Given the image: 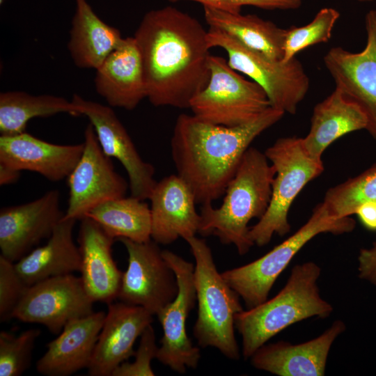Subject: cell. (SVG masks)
I'll return each mask as SVG.
<instances>
[{
    "instance_id": "e0dca14e",
    "label": "cell",
    "mask_w": 376,
    "mask_h": 376,
    "mask_svg": "<svg viewBox=\"0 0 376 376\" xmlns=\"http://www.w3.org/2000/svg\"><path fill=\"white\" fill-rule=\"evenodd\" d=\"M152 316L141 306L120 301L108 304L88 374L111 376L119 365L133 357L134 344L143 330L151 324Z\"/></svg>"
},
{
    "instance_id": "cb8c5ba5",
    "label": "cell",
    "mask_w": 376,
    "mask_h": 376,
    "mask_svg": "<svg viewBox=\"0 0 376 376\" xmlns=\"http://www.w3.org/2000/svg\"><path fill=\"white\" fill-rule=\"evenodd\" d=\"M367 125L366 115L360 106L335 88L315 106L303 144L311 157L322 161L324 152L333 142L347 134L366 130Z\"/></svg>"
},
{
    "instance_id": "74e56055",
    "label": "cell",
    "mask_w": 376,
    "mask_h": 376,
    "mask_svg": "<svg viewBox=\"0 0 376 376\" xmlns=\"http://www.w3.org/2000/svg\"><path fill=\"white\" fill-rule=\"evenodd\" d=\"M21 171L0 164V185H6L16 182L20 178Z\"/></svg>"
},
{
    "instance_id": "7a4b0ae2",
    "label": "cell",
    "mask_w": 376,
    "mask_h": 376,
    "mask_svg": "<svg viewBox=\"0 0 376 376\" xmlns=\"http://www.w3.org/2000/svg\"><path fill=\"white\" fill-rule=\"evenodd\" d=\"M285 113L272 107L253 120L235 127L212 124L180 114L171 140L177 174L193 191L197 203H212L225 193L253 141Z\"/></svg>"
},
{
    "instance_id": "484cf974",
    "label": "cell",
    "mask_w": 376,
    "mask_h": 376,
    "mask_svg": "<svg viewBox=\"0 0 376 376\" xmlns=\"http://www.w3.org/2000/svg\"><path fill=\"white\" fill-rule=\"evenodd\" d=\"M75 1L68 49L75 65L96 70L124 38L97 15L87 0Z\"/></svg>"
},
{
    "instance_id": "f546056e",
    "label": "cell",
    "mask_w": 376,
    "mask_h": 376,
    "mask_svg": "<svg viewBox=\"0 0 376 376\" xmlns=\"http://www.w3.org/2000/svg\"><path fill=\"white\" fill-rule=\"evenodd\" d=\"M336 218L350 217L361 205L376 202V163L327 190L322 201Z\"/></svg>"
},
{
    "instance_id": "6da1fadb",
    "label": "cell",
    "mask_w": 376,
    "mask_h": 376,
    "mask_svg": "<svg viewBox=\"0 0 376 376\" xmlns=\"http://www.w3.org/2000/svg\"><path fill=\"white\" fill-rule=\"evenodd\" d=\"M207 31L172 7L146 13L134 38L141 54L147 98L155 107L189 108L210 77Z\"/></svg>"
},
{
    "instance_id": "ba28073f",
    "label": "cell",
    "mask_w": 376,
    "mask_h": 376,
    "mask_svg": "<svg viewBox=\"0 0 376 376\" xmlns=\"http://www.w3.org/2000/svg\"><path fill=\"white\" fill-rule=\"evenodd\" d=\"M210 48L224 49L228 63L258 84L266 93L270 107L285 113L295 114L309 88V79L301 62L272 59L248 48L226 33L210 28L207 34Z\"/></svg>"
},
{
    "instance_id": "3957f363",
    "label": "cell",
    "mask_w": 376,
    "mask_h": 376,
    "mask_svg": "<svg viewBox=\"0 0 376 376\" xmlns=\"http://www.w3.org/2000/svg\"><path fill=\"white\" fill-rule=\"evenodd\" d=\"M275 169L265 153L250 147L229 182L219 207L202 205L198 233L214 235L224 244H233L240 255L253 246L249 237V221L260 219L271 198Z\"/></svg>"
},
{
    "instance_id": "30bf717a",
    "label": "cell",
    "mask_w": 376,
    "mask_h": 376,
    "mask_svg": "<svg viewBox=\"0 0 376 376\" xmlns=\"http://www.w3.org/2000/svg\"><path fill=\"white\" fill-rule=\"evenodd\" d=\"M162 256L174 272L178 291L175 299L156 315L163 330L156 359L182 374L187 368H196L201 358L200 349L193 345L186 331L187 319L196 301L194 265L169 250H163Z\"/></svg>"
},
{
    "instance_id": "277c9868",
    "label": "cell",
    "mask_w": 376,
    "mask_h": 376,
    "mask_svg": "<svg viewBox=\"0 0 376 376\" xmlns=\"http://www.w3.org/2000/svg\"><path fill=\"white\" fill-rule=\"evenodd\" d=\"M320 267L311 261L295 265L276 296L236 315L235 327L242 337L245 359L289 326L310 318H326L331 315L332 306L320 294Z\"/></svg>"
},
{
    "instance_id": "5bb4252c",
    "label": "cell",
    "mask_w": 376,
    "mask_h": 376,
    "mask_svg": "<svg viewBox=\"0 0 376 376\" xmlns=\"http://www.w3.org/2000/svg\"><path fill=\"white\" fill-rule=\"evenodd\" d=\"M365 26L367 40L362 51L334 47L323 61L335 88L363 109L368 119L366 130L376 140V10L366 13Z\"/></svg>"
},
{
    "instance_id": "d6986e66",
    "label": "cell",
    "mask_w": 376,
    "mask_h": 376,
    "mask_svg": "<svg viewBox=\"0 0 376 376\" xmlns=\"http://www.w3.org/2000/svg\"><path fill=\"white\" fill-rule=\"evenodd\" d=\"M84 143L59 145L41 140L26 132L0 136V164L20 171L38 173L46 179L68 178L78 163Z\"/></svg>"
},
{
    "instance_id": "8fae6325",
    "label": "cell",
    "mask_w": 376,
    "mask_h": 376,
    "mask_svg": "<svg viewBox=\"0 0 376 376\" xmlns=\"http://www.w3.org/2000/svg\"><path fill=\"white\" fill-rule=\"evenodd\" d=\"M118 240L128 253V266L123 274L118 298L120 301L141 306L152 315H157L178 294V285L174 272L155 241L137 242L127 238Z\"/></svg>"
},
{
    "instance_id": "44dd1931",
    "label": "cell",
    "mask_w": 376,
    "mask_h": 376,
    "mask_svg": "<svg viewBox=\"0 0 376 376\" xmlns=\"http://www.w3.org/2000/svg\"><path fill=\"white\" fill-rule=\"evenodd\" d=\"M78 233L81 255L80 276L93 302H113L118 298L123 272L111 253L115 239L89 217L81 219Z\"/></svg>"
},
{
    "instance_id": "83f0119b",
    "label": "cell",
    "mask_w": 376,
    "mask_h": 376,
    "mask_svg": "<svg viewBox=\"0 0 376 376\" xmlns=\"http://www.w3.org/2000/svg\"><path fill=\"white\" fill-rule=\"evenodd\" d=\"M86 217L115 240L146 242L151 239L150 207L138 198L131 196L105 201L93 208Z\"/></svg>"
},
{
    "instance_id": "4dcf8cb0",
    "label": "cell",
    "mask_w": 376,
    "mask_h": 376,
    "mask_svg": "<svg viewBox=\"0 0 376 376\" xmlns=\"http://www.w3.org/2000/svg\"><path fill=\"white\" fill-rule=\"evenodd\" d=\"M339 17L340 13L335 8H324L308 24L286 29L282 60L288 61L310 46L327 42Z\"/></svg>"
},
{
    "instance_id": "836d02e7",
    "label": "cell",
    "mask_w": 376,
    "mask_h": 376,
    "mask_svg": "<svg viewBox=\"0 0 376 376\" xmlns=\"http://www.w3.org/2000/svg\"><path fill=\"white\" fill-rule=\"evenodd\" d=\"M158 347L154 329L148 325L140 336L139 347L134 352V360L127 361L119 365L111 376H153L155 373L151 367V361L156 358Z\"/></svg>"
},
{
    "instance_id": "4fadbf2b",
    "label": "cell",
    "mask_w": 376,
    "mask_h": 376,
    "mask_svg": "<svg viewBox=\"0 0 376 376\" xmlns=\"http://www.w3.org/2000/svg\"><path fill=\"white\" fill-rule=\"evenodd\" d=\"M84 148L68 177V204L63 218L81 220L97 205L125 197L129 184L102 151L93 125L84 131Z\"/></svg>"
},
{
    "instance_id": "9a60e30c",
    "label": "cell",
    "mask_w": 376,
    "mask_h": 376,
    "mask_svg": "<svg viewBox=\"0 0 376 376\" xmlns=\"http://www.w3.org/2000/svg\"><path fill=\"white\" fill-rule=\"evenodd\" d=\"M72 102L79 116L84 115L93 125L104 153L119 161L127 173L131 196L149 199L157 183L154 166L138 152L126 129L109 106L86 100L75 94Z\"/></svg>"
},
{
    "instance_id": "f35d334b",
    "label": "cell",
    "mask_w": 376,
    "mask_h": 376,
    "mask_svg": "<svg viewBox=\"0 0 376 376\" xmlns=\"http://www.w3.org/2000/svg\"><path fill=\"white\" fill-rule=\"evenodd\" d=\"M360 2H370V1H373L374 0H357Z\"/></svg>"
},
{
    "instance_id": "8d00e7d4",
    "label": "cell",
    "mask_w": 376,
    "mask_h": 376,
    "mask_svg": "<svg viewBox=\"0 0 376 376\" xmlns=\"http://www.w3.org/2000/svg\"><path fill=\"white\" fill-rule=\"evenodd\" d=\"M362 225L368 230H376V202L359 207L355 212Z\"/></svg>"
},
{
    "instance_id": "8992f818",
    "label": "cell",
    "mask_w": 376,
    "mask_h": 376,
    "mask_svg": "<svg viewBox=\"0 0 376 376\" xmlns=\"http://www.w3.org/2000/svg\"><path fill=\"white\" fill-rule=\"evenodd\" d=\"M355 226L351 217H333L322 202L313 209L308 221L283 242L257 260L226 270L221 275L244 300L247 308L255 307L267 299L279 275L310 240L322 233H348Z\"/></svg>"
},
{
    "instance_id": "f1b7e54d",
    "label": "cell",
    "mask_w": 376,
    "mask_h": 376,
    "mask_svg": "<svg viewBox=\"0 0 376 376\" xmlns=\"http://www.w3.org/2000/svg\"><path fill=\"white\" fill-rule=\"evenodd\" d=\"M61 113L79 116L71 101L52 95H33L23 91H6L0 94V132L15 135L25 132L28 122L37 117Z\"/></svg>"
},
{
    "instance_id": "ab89813d",
    "label": "cell",
    "mask_w": 376,
    "mask_h": 376,
    "mask_svg": "<svg viewBox=\"0 0 376 376\" xmlns=\"http://www.w3.org/2000/svg\"><path fill=\"white\" fill-rule=\"evenodd\" d=\"M3 2V0H0V3L1 4Z\"/></svg>"
},
{
    "instance_id": "2e32d148",
    "label": "cell",
    "mask_w": 376,
    "mask_h": 376,
    "mask_svg": "<svg viewBox=\"0 0 376 376\" xmlns=\"http://www.w3.org/2000/svg\"><path fill=\"white\" fill-rule=\"evenodd\" d=\"M64 214L60 208V192L56 189L31 202L1 208V255L18 261L51 236Z\"/></svg>"
},
{
    "instance_id": "9c48e42d",
    "label": "cell",
    "mask_w": 376,
    "mask_h": 376,
    "mask_svg": "<svg viewBox=\"0 0 376 376\" xmlns=\"http://www.w3.org/2000/svg\"><path fill=\"white\" fill-rule=\"evenodd\" d=\"M209 68L206 86L190 102L198 118L235 127L253 120L270 107L263 89L237 74L223 57L211 55Z\"/></svg>"
},
{
    "instance_id": "52a82bcc",
    "label": "cell",
    "mask_w": 376,
    "mask_h": 376,
    "mask_svg": "<svg viewBox=\"0 0 376 376\" xmlns=\"http://www.w3.org/2000/svg\"><path fill=\"white\" fill-rule=\"evenodd\" d=\"M264 153L276 173L269 206L249 228V237L258 246L267 244L274 234L283 236L290 231L288 213L293 201L324 171L323 162L310 156L300 137L280 138Z\"/></svg>"
},
{
    "instance_id": "7402d4cb",
    "label": "cell",
    "mask_w": 376,
    "mask_h": 376,
    "mask_svg": "<svg viewBox=\"0 0 376 376\" xmlns=\"http://www.w3.org/2000/svg\"><path fill=\"white\" fill-rule=\"evenodd\" d=\"M95 70L96 91L110 107L133 110L147 97L142 60L133 36L123 38Z\"/></svg>"
},
{
    "instance_id": "1f68e13d",
    "label": "cell",
    "mask_w": 376,
    "mask_h": 376,
    "mask_svg": "<svg viewBox=\"0 0 376 376\" xmlns=\"http://www.w3.org/2000/svg\"><path fill=\"white\" fill-rule=\"evenodd\" d=\"M40 331L29 329L18 336L0 332V376H19L31 366L32 353Z\"/></svg>"
},
{
    "instance_id": "7c38bea8",
    "label": "cell",
    "mask_w": 376,
    "mask_h": 376,
    "mask_svg": "<svg viewBox=\"0 0 376 376\" xmlns=\"http://www.w3.org/2000/svg\"><path fill=\"white\" fill-rule=\"evenodd\" d=\"M93 303L81 277L73 274L54 276L29 286L13 318L59 334L70 322L93 313Z\"/></svg>"
},
{
    "instance_id": "603a6c76",
    "label": "cell",
    "mask_w": 376,
    "mask_h": 376,
    "mask_svg": "<svg viewBox=\"0 0 376 376\" xmlns=\"http://www.w3.org/2000/svg\"><path fill=\"white\" fill-rule=\"evenodd\" d=\"M106 313H93L68 323L58 336L47 344L45 353L38 360V373L46 376H69L92 360Z\"/></svg>"
},
{
    "instance_id": "ffe728a7",
    "label": "cell",
    "mask_w": 376,
    "mask_h": 376,
    "mask_svg": "<svg viewBox=\"0 0 376 376\" xmlns=\"http://www.w3.org/2000/svg\"><path fill=\"white\" fill-rule=\"evenodd\" d=\"M342 320H336L319 336L300 344L279 341L263 345L250 357L258 370L279 376H322L333 343L345 330Z\"/></svg>"
},
{
    "instance_id": "d6a6232c",
    "label": "cell",
    "mask_w": 376,
    "mask_h": 376,
    "mask_svg": "<svg viewBox=\"0 0 376 376\" xmlns=\"http://www.w3.org/2000/svg\"><path fill=\"white\" fill-rule=\"evenodd\" d=\"M28 285L16 269L15 263L0 255V320L13 318Z\"/></svg>"
},
{
    "instance_id": "d590c367",
    "label": "cell",
    "mask_w": 376,
    "mask_h": 376,
    "mask_svg": "<svg viewBox=\"0 0 376 376\" xmlns=\"http://www.w3.org/2000/svg\"><path fill=\"white\" fill-rule=\"evenodd\" d=\"M358 275L376 286V242L371 247L361 249L358 256Z\"/></svg>"
},
{
    "instance_id": "5b68a950",
    "label": "cell",
    "mask_w": 376,
    "mask_h": 376,
    "mask_svg": "<svg viewBox=\"0 0 376 376\" xmlns=\"http://www.w3.org/2000/svg\"><path fill=\"white\" fill-rule=\"evenodd\" d=\"M185 241L195 259L198 315L194 337L201 347H212L230 359H239L235 327L236 315L243 311L240 297L218 272L206 242L196 235Z\"/></svg>"
},
{
    "instance_id": "e575fe53",
    "label": "cell",
    "mask_w": 376,
    "mask_h": 376,
    "mask_svg": "<svg viewBox=\"0 0 376 376\" xmlns=\"http://www.w3.org/2000/svg\"><path fill=\"white\" fill-rule=\"evenodd\" d=\"M192 1L230 13H240L243 6H252L265 10H294L299 8L303 0H169Z\"/></svg>"
},
{
    "instance_id": "4316f807",
    "label": "cell",
    "mask_w": 376,
    "mask_h": 376,
    "mask_svg": "<svg viewBox=\"0 0 376 376\" xmlns=\"http://www.w3.org/2000/svg\"><path fill=\"white\" fill-rule=\"evenodd\" d=\"M210 28L219 30L244 46L275 60H282L286 29L255 15H243L210 6H203Z\"/></svg>"
},
{
    "instance_id": "ac0fdd59",
    "label": "cell",
    "mask_w": 376,
    "mask_h": 376,
    "mask_svg": "<svg viewBox=\"0 0 376 376\" xmlns=\"http://www.w3.org/2000/svg\"><path fill=\"white\" fill-rule=\"evenodd\" d=\"M149 199L153 241L169 244L179 237L186 240L198 233L201 215L196 210V198L178 174L157 182Z\"/></svg>"
},
{
    "instance_id": "d4e9b609",
    "label": "cell",
    "mask_w": 376,
    "mask_h": 376,
    "mask_svg": "<svg viewBox=\"0 0 376 376\" xmlns=\"http://www.w3.org/2000/svg\"><path fill=\"white\" fill-rule=\"evenodd\" d=\"M76 221L63 217L45 245L33 249L15 263L17 271L28 285L80 271L81 255L73 240Z\"/></svg>"
}]
</instances>
